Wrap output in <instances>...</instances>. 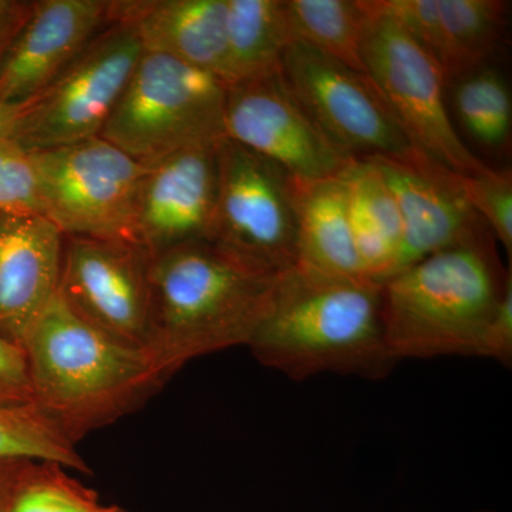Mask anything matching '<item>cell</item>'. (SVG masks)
Here are the masks:
<instances>
[{"label":"cell","instance_id":"1","mask_svg":"<svg viewBox=\"0 0 512 512\" xmlns=\"http://www.w3.org/2000/svg\"><path fill=\"white\" fill-rule=\"evenodd\" d=\"M248 348L296 382L320 373L380 380L397 365L384 332L382 284L299 264L276 278Z\"/></svg>","mask_w":512,"mask_h":512},{"label":"cell","instance_id":"2","mask_svg":"<svg viewBox=\"0 0 512 512\" xmlns=\"http://www.w3.org/2000/svg\"><path fill=\"white\" fill-rule=\"evenodd\" d=\"M22 350L33 404L74 444L140 409L167 382L146 350L93 328L59 293Z\"/></svg>","mask_w":512,"mask_h":512},{"label":"cell","instance_id":"3","mask_svg":"<svg viewBox=\"0 0 512 512\" xmlns=\"http://www.w3.org/2000/svg\"><path fill=\"white\" fill-rule=\"evenodd\" d=\"M278 276L249 271L205 241L153 255L146 352L161 375L248 346Z\"/></svg>","mask_w":512,"mask_h":512},{"label":"cell","instance_id":"4","mask_svg":"<svg viewBox=\"0 0 512 512\" xmlns=\"http://www.w3.org/2000/svg\"><path fill=\"white\" fill-rule=\"evenodd\" d=\"M511 268L493 232L406 266L382 284L386 342L396 362L439 356L480 357L484 336Z\"/></svg>","mask_w":512,"mask_h":512},{"label":"cell","instance_id":"5","mask_svg":"<svg viewBox=\"0 0 512 512\" xmlns=\"http://www.w3.org/2000/svg\"><path fill=\"white\" fill-rule=\"evenodd\" d=\"M227 84L144 50L100 137L141 164L224 138Z\"/></svg>","mask_w":512,"mask_h":512},{"label":"cell","instance_id":"6","mask_svg":"<svg viewBox=\"0 0 512 512\" xmlns=\"http://www.w3.org/2000/svg\"><path fill=\"white\" fill-rule=\"evenodd\" d=\"M217 207L205 242L266 276L298 264L296 181L268 158L222 138Z\"/></svg>","mask_w":512,"mask_h":512},{"label":"cell","instance_id":"7","mask_svg":"<svg viewBox=\"0 0 512 512\" xmlns=\"http://www.w3.org/2000/svg\"><path fill=\"white\" fill-rule=\"evenodd\" d=\"M366 74L392 110L413 148L470 177L487 170L466 146L446 103L447 77L437 60L392 18L362 0Z\"/></svg>","mask_w":512,"mask_h":512},{"label":"cell","instance_id":"8","mask_svg":"<svg viewBox=\"0 0 512 512\" xmlns=\"http://www.w3.org/2000/svg\"><path fill=\"white\" fill-rule=\"evenodd\" d=\"M32 153L43 215L64 237L138 244L137 198L146 165L100 136Z\"/></svg>","mask_w":512,"mask_h":512},{"label":"cell","instance_id":"9","mask_svg":"<svg viewBox=\"0 0 512 512\" xmlns=\"http://www.w3.org/2000/svg\"><path fill=\"white\" fill-rule=\"evenodd\" d=\"M143 53L136 30L111 23L29 101L10 138L25 150L43 151L99 137Z\"/></svg>","mask_w":512,"mask_h":512},{"label":"cell","instance_id":"10","mask_svg":"<svg viewBox=\"0 0 512 512\" xmlns=\"http://www.w3.org/2000/svg\"><path fill=\"white\" fill-rule=\"evenodd\" d=\"M281 76L302 109L349 156H402L409 138L367 74L303 43H292Z\"/></svg>","mask_w":512,"mask_h":512},{"label":"cell","instance_id":"11","mask_svg":"<svg viewBox=\"0 0 512 512\" xmlns=\"http://www.w3.org/2000/svg\"><path fill=\"white\" fill-rule=\"evenodd\" d=\"M151 258L136 242L64 237L59 296L104 335L146 350Z\"/></svg>","mask_w":512,"mask_h":512},{"label":"cell","instance_id":"12","mask_svg":"<svg viewBox=\"0 0 512 512\" xmlns=\"http://www.w3.org/2000/svg\"><path fill=\"white\" fill-rule=\"evenodd\" d=\"M224 136L298 181L338 177L356 160L316 126L286 86L281 70L227 86Z\"/></svg>","mask_w":512,"mask_h":512},{"label":"cell","instance_id":"13","mask_svg":"<svg viewBox=\"0 0 512 512\" xmlns=\"http://www.w3.org/2000/svg\"><path fill=\"white\" fill-rule=\"evenodd\" d=\"M367 158L392 190L402 218L396 274L426 256L491 232L468 201L464 175L416 148L402 156Z\"/></svg>","mask_w":512,"mask_h":512},{"label":"cell","instance_id":"14","mask_svg":"<svg viewBox=\"0 0 512 512\" xmlns=\"http://www.w3.org/2000/svg\"><path fill=\"white\" fill-rule=\"evenodd\" d=\"M220 141L146 164L137 198L136 239L151 255L207 241L217 207Z\"/></svg>","mask_w":512,"mask_h":512},{"label":"cell","instance_id":"15","mask_svg":"<svg viewBox=\"0 0 512 512\" xmlns=\"http://www.w3.org/2000/svg\"><path fill=\"white\" fill-rule=\"evenodd\" d=\"M109 0H39L0 62V104H26L46 90L111 25Z\"/></svg>","mask_w":512,"mask_h":512},{"label":"cell","instance_id":"16","mask_svg":"<svg viewBox=\"0 0 512 512\" xmlns=\"http://www.w3.org/2000/svg\"><path fill=\"white\" fill-rule=\"evenodd\" d=\"M430 53L447 77L494 63L507 36L504 0H370Z\"/></svg>","mask_w":512,"mask_h":512},{"label":"cell","instance_id":"17","mask_svg":"<svg viewBox=\"0 0 512 512\" xmlns=\"http://www.w3.org/2000/svg\"><path fill=\"white\" fill-rule=\"evenodd\" d=\"M63 244L45 215L0 212V336L20 349L59 293Z\"/></svg>","mask_w":512,"mask_h":512},{"label":"cell","instance_id":"18","mask_svg":"<svg viewBox=\"0 0 512 512\" xmlns=\"http://www.w3.org/2000/svg\"><path fill=\"white\" fill-rule=\"evenodd\" d=\"M227 0H114L111 23L136 30L146 52L173 57L227 84Z\"/></svg>","mask_w":512,"mask_h":512},{"label":"cell","instance_id":"19","mask_svg":"<svg viewBox=\"0 0 512 512\" xmlns=\"http://www.w3.org/2000/svg\"><path fill=\"white\" fill-rule=\"evenodd\" d=\"M343 173L326 180H295L298 264L326 275L370 281L353 242Z\"/></svg>","mask_w":512,"mask_h":512},{"label":"cell","instance_id":"20","mask_svg":"<svg viewBox=\"0 0 512 512\" xmlns=\"http://www.w3.org/2000/svg\"><path fill=\"white\" fill-rule=\"evenodd\" d=\"M353 242L370 281L383 284L399 264L403 227L399 207L382 173L369 158H356L346 168Z\"/></svg>","mask_w":512,"mask_h":512},{"label":"cell","instance_id":"21","mask_svg":"<svg viewBox=\"0 0 512 512\" xmlns=\"http://www.w3.org/2000/svg\"><path fill=\"white\" fill-rule=\"evenodd\" d=\"M227 86L281 70L292 45L284 0H227Z\"/></svg>","mask_w":512,"mask_h":512},{"label":"cell","instance_id":"22","mask_svg":"<svg viewBox=\"0 0 512 512\" xmlns=\"http://www.w3.org/2000/svg\"><path fill=\"white\" fill-rule=\"evenodd\" d=\"M284 8L293 43L311 46L366 74L367 12L362 0H284Z\"/></svg>","mask_w":512,"mask_h":512},{"label":"cell","instance_id":"23","mask_svg":"<svg viewBox=\"0 0 512 512\" xmlns=\"http://www.w3.org/2000/svg\"><path fill=\"white\" fill-rule=\"evenodd\" d=\"M453 107L458 123L471 140L491 153H508L512 137L511 87L494 63L456 77Z\"/></svg>","mask_w":512,"mask_h":512},{"label":"cell","instance_id":"24","mask_svg":"<svg viewBox=\"0 0 512 512\" xmlns=\"http://www.w3.org/2000/svg\"><path fill=\"white\" fill-rule=\"evenodd\" d=\"M52 461L19 458L9 488V512H94L99 494Z\"/></svg>","mask_w":512,"mask_h":512},{"label":"cell","instance_id":"25","mask_svg":"<svg viewBox=\"0 0 512 512\" xmlns=\"http://www.w3.org/2000/svg\"><path fill=\"white\" fill-rule=\"evenodd\" d=\"M0 458L52 461L67 470H92L59 427L36 404L0 406Z\"/></svg>","mask_w":512,"mask_h":512},{"label":"cell","instance_id":"26","mask_svg":"<svg viewBox=\"0 0 512 512\" xmlns=\"http://www.w3.org/2000/svg\"><path fill=\"white\" fill-rule=\"evenodd\" d=\"M0 212L43 215L33 153L12 138L0 140Z\"/></svg>","mask_w":512,"mask_h":512},{"label":"cell","instance_id":"27","mask_svg":"<svg viewBox=\"0 0 512 512\" xmlns=\"http://www.w3.org/2000/svg\"><path fill=\"white\" fill-rule=\"evenodd\" d=\"M468 201L483 218L494 238L512 255V174L511 170L488 167L483 173L464 177Z\"/></svg>","mask_w":512,"mask_h":512},{"label":"cell","instance_id":"28","mask_svg":"<svg viewBox=\"0 0 512 512\" xmlns=\"http://www.w3.org/2000/svg\"><path fill=\"white\" fill-rule=\"evenodd\" d=\"M32 403L33 393L25 353L0 336V406Z\"/></svg>","mask_w":512,"mask_h":512},{"label":"cell","instance_id":"29","mask_svg":"<svg viewBox=\"0 0 512 512\" xmlns=\"http://www.w3.org/2000/svg\"><path fill=\"white\" fill-rule=\"evenodd\" d=\"M480 357L494 359L511 366L512 362V286L505 293L503 301L498 306L487 333L484 336Z\"/></svg>","mask_w":512,"mask_h":512},{"label":"cell","instance_id":"30","mask_svg":"<svg viewBox=\"0 0 512 512\" xmlns=\"http://www.w3.org/2000/svg\"><path fill=\"white\" fill-rule=\"evenodd\" d=\"M26 104H0V140L10 138L25 111Z\"/></svg>","mask_w":512,"mask_h":512},{"label":"cell","instance_id":"31","mask_svg":"<svg viewBox=\"0 0 512 512\" xmlns=\"http://www.w3.org/2000/svg\"><path fill=\"white\" fill-rule=\"evenodd\" d=\"M19 458H0V512H9V488Z\"/></svg>","mask_w":512,"mask_h":512},{"label":"cell","instance_id":"32","mask_svg":"<svg viewBox=\"0 0 512 512\" xmlns=\"http://www.w3.org/2000/svg\"><path fill=\"white\" fill-rule=\"evenodd\" d=\"M32 5H30V8L26 10V12H23L22 15L16 16V18L9 20V22L0 25V62H2L3 55H5L6 49H8L13 37L16 36V33L19 32L23 23H25L26 18H28Z\"/></svg>","mask_w":512,"mask_h":512},{"label":"cell","instance_id":"33","mask_svg":"<svg viewBox=\"0 0 512 512\" xmlns=\"http://www.w3.org/2000/svg\"><path fill=\"white\" fill-rule=\"evenodd\" d=\"M32 5V2H19V0H0V25L9 22L16 16L22 15Z\"/></svg>","mask_w":512,"mask_h":512},{"label":"cell","instance_id":"34","mask_svg":"<svg viewBox=\"0 0 512 512\" xmlns=\"http://www.w3.org/2000/svg\"><path fill=\"white\" fill-rule=\"evenodd\" d=\"M94 512H127L124 511L123 508L117 507V505H100Z\"/></svg>","mask_w":512,"mask_h":512}]
</instances>
